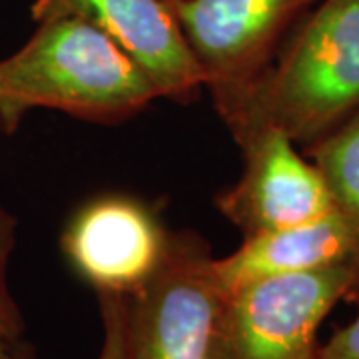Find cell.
Masks as SVG:
<instances>
[{
	"instance_id": "7",
	"label": "cell",
	"mask_w": 359,
	"mask_h": 359,
	"mask_svg": "<svg viewBox=\"0 0 359 359\" xmlns=\"http://www.w3.org/2000/svg\"><path fill=\"white\" fill-rule=\"evenodd\" d=\"M238 144L245 156L244 174L219 194L218 208L245 236L292 228L334 212L320 170L299 156L282 130L259 128Z\"/></svg>"
},
{
	"instance_id": "8",
	"label": "cell",
	"mask_w": 359,
	"mask_h": 359,
	"mask_svg": "<svg viewBox=\"0 0 359 359\" xmlns=\"http://www.w3.org/2000/svg\"><path fill=\"white\" fill-rule=\"evenodd\" d=\"M32 18L96 26L140 66L160 98L182 100L208 84L168 0H34Z\"/></svg>"
},
{
	"instance_id": "14",
	"label": "cell",
	"mask_w": 359,
	"mask_h": 359,
	"mask_svg": "<svg viewBox=\"0 0 359 359\" xmlns=\"http://www.w3.org/2000/svg\"><path fill=\"white\" fill-rule=\"evenodd\" d=\"M11 359H36V358H34V353H32V351H30L22 341H18V344L14 346V351H13V355H11Z\"/></svg>"
},
{
	"instance_id": "11",
	"label": "cell",
	"mask_w": 359,
	"mask_h": 359,
	"mask_svg": "<svg viewBox=\"0 0 359 359\" xmlns=\"http://www.w3.org/2000/svg\"><path fill=\"white\" fill-rule=\"evenodd\" d=\"M14 218L4 208H0V337L20 341L25 321L8 290V259L14 248Z\"/></svg>"
},
{
	"instance_id": "4",
	"label": "cell",
	"mask_w": 359,
	"mask_h": 359,
	"mask_svg": "<svg viewBox=\"0 0 359 359\" xmlns=\"http://www.w3.org/2000/svg\"><path fill=\"white\" fill-rule=\"evenodd\" d=\"M222 297L208 248L172 236L162 268L128 295L124 359H208Z\"/></svg>"
},
{
	"instance_id": "13",
	"label": "cell",
	"mask_w": 359,
	"mask_h": 359,
	"mask_svg": "<svg viewBox=\"0 0 359 359\" xmlns=\"http://www.w3.org/2000/svg\"><path fill=\"white\" fill-rule=\"evenodd\" d=\"M316 359H359V316L318 347Z\"/></svg>"
},
{
	"instance_id": "5",
	"label": "cell",
	"mask_w": 359,
	"mask_h": 359,
	"mask_svg": "<svg viewBox=\"0 0 359 359\" xmlns=\"http://www.w3.org/2000/svg\"><path fill=\"white\" fill-rule=\"evenodd\" d=\"M318 0H172V11L214 96L268 65L280 36Z\"/></svg>"
},
{
	"instance_id": "1",
	"label": "cell",
	"mask_w": 359,
	"mask_h": 359,
	"mask_svg": "<svg viewBox=\"0 0 359 359\" xmlns=\"http://www.w3.org/2000/svg\"><path fill=\"white\" fill-rule=\"evenodd\" d=\"M214 100L238 142L259 128L309 144L332 132L359 110V0H318L273 65Z\"/></svg>"
},
{
	"instance_id": "12",
	"label": "cell",
	"mask_w": 359,
	"mask_h": 359,
	"mask_svg": "<svg viewBox=\"0 0 359 359\" xmlns=\"http://www.w3.org/2000/svg\"><path fill=\"white\" fill-rule=\"evenodd\" d=\"M100 313H102L104 339L98 359H124L126 346V316H128V295L98 294Z\"/></svg>"
},
{
	"instance_id": "2",
	"label": "cell",
	"mask_w": 359,
	"mask_h": 359,
	"mask_svg": "<svg viewBox=\"0 0 359 359\" xmlns=\"http://www.w3.org/2000/svg\"><path fill=\"white\" fill-rule=\"evenodd\" d=\"M160 98L142 68L80 18L39 22L22 48L0 60V128L13 134L44 108L84 120H122Z\"/></svg>"
},
{
	"instance_id": "10",
	"label": "cell",
	"mask_w": 359,
	"mask_h": 359,
	"mask_svg": "<svg viewBox=\"0 0 359 359\" xmlns=\"http://www.w3.org/2000/svg\"><path fill=\"white\" fill-rule=\"evenodd\" d=\"M309 158L325 180L335 210L359 236V110L311 142Z\"/></svg>"
},
{
	"instance_id": "15",
	"label": "cell",
	"mask_w": 359,
	"mask_h": 359,
	"mask_svg": "<svg viewBox=\"0 0 359 359\" xmlns=\"http://www.w3.org/2000/svg\"><path fill=\"white\" fill-rule=\"evenodd\" d=\"M16 344H18V341H8V339L0 337V359H11Z\"/></svg>"
},
{
	"instance_id": "9",
	"label": "cell",
	"mask_w": 359,
	"mask_h": 359,
	"mask_svg": "<svg viewBox=\"0 0 359 359\" xmlns=\"http://www.w3.org/2000/svg\"><path fill=\"white\" fill-rule=\"evenodd\" d=\"M339 264H359V236L334 210L299 226L245 236L244 244L236 252L214 259V273L222 292L228 294L257 278Z\"/></svg>"
},
{
	"instance_id": "6",
	"label": "cell",
	"mask_w": 359,
	"mask_h": 359,
	"mask_svg": "<svg viewBox=\"0 0 359 359\" xmlns=\"http://www.w3.org/2000/svg\"><path fill=\"white\" fill-rule=\"evenodd\" d=\"M170 242L154 212L126 196L90 202L62 233L68 262L96 294H136L162 268Z\"/></svg>"
},
{
	"instance_id": "16",
	"label": "cell",
	"mask_w": 359,
	"mask_h": 359,
	"mask_svg": "<svg viewBox=\"0 0 359 359\" xmlns=\"http://www.w3.org/2000/svg\"><path fill=\"white\" fill-rule=\"evenodd\" d=\"M168 2H172V0H168Z\"/></svg>"
},
{
	"instance_id": "3",
	"label": "cell",
	"mask_w": 359,
	"mask_h": 359,
	"mask_svg": "<svg viewBox=\"0 0 359 359\" xmlns=\"http://www.w3.org/2000/svg\"><path fill=\"white\" fill-rule=\"evenodd\" d=\"M359 290V264L266 276L222 297L208 359H316L318 330Z\"/></svg>"
}]
</instances>
